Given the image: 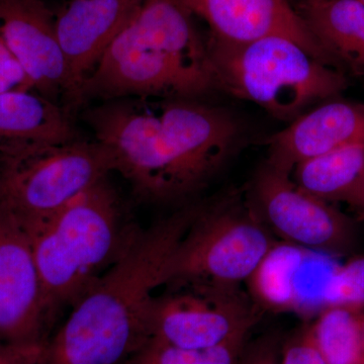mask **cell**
I'll list each match as a JSON object with an SVG mask.
<instances>
[{
  "label": "cell",
  "mask_w": 364,
  "mask_h": 364,
  "mask_svg": "<svg viewBox=\"0 0 364 364\" xmlns=\"http://www.w3.org/2000/svg\"><path fill=\"white\" fill-rule=\"evenodd\" d=\"M202 205H186L145 231L136 230L48 342L47 364H124L149 342L155 291Z\"/></svg>",
  "instance_id": "obj_2"
},
{
  "label": "cell",
  "mask_w": 364,
  "mask_h": 364,
  "mask_svg": "<svg viewBox=\"0 0 364 364\" xmlns=\"http://www.w3.org/2000/svg\"><path fill=\"white\" fill-rule=\"evenodd\" d=\"M48 323L30 234L0 205V339L13 344L46 343Z\"/></svg>",
  "instance_id": "obj_9"
},
{
  "label": "cell",
  "mask_w": 364,
  "mask_h": 364,
  "mask_svg": "<svg viewBox=\"0 0 364 364\" xmlns=\"http://www.w3.org/2000/svg\"><path fill=\"white\" fill-rule=\"evenodd\" d=\"M33 90V86L20 62L0 38V93Z\"/></svg>",
  "instance_id": "obj_22"
},
{
  "label": "cell",
  "mask_w": 364,
  "mask_h": 364,
  "mask_svg": "<svg viewBox=\"0 0 364 364\" xmlns=\"http://www.w3.org/2000/svg\"><path fill=\"white\" fill-rule=\"evenodd\" d=\"M361 329H363V354L364 364V312L361 314Z\"/></svg>",
  "instance_id": "obj_26"
},
{
  "label": "cell",
  "mask_w": 364,
  "mask_h": 364,
  "mask_svg": "<svg viewBox=\"0 0 364 364\" xmlns=\"http://www.w3.org/2000/svg\"><path fill=\"white\" fill-rule=\"evenodd\" d=\"M48 342L13 344L0 339V364H47Z\"/></svg>",
  "instance_id": "obj_24"
},
{
  "label": "cell",
  "mask_w": 364,
  "mask_h": 364,
  "mask_svg": "<svg viewBox=\"0 0 364 364\" xmlns=\"http://www.w3.org/2000/svg\"><path fill=\"white\" fill-rule=\"evenodd\" d=\"M247 339L243 337L208 349L176 348L150 339L129 360L138 364H238Z\"/></svg>",
  "instance_id": "obj_19"
},
{
  "label": "cell",
  "mask_w": 364,
  "mask_h": 364,
  "mask_svg": "<svg viewBox=\"0 0 364 364\" xmlns=\"http://www.w3.org/2000/svg\"><path fill=\"white\" fill-rule=\"evenodd\" d=\"M114 171V154L97 140L0 152V205L30 230Z\"/></svg>",
  "instance_id": "obj_5"
},
{
  "label": "cell",
  "mask_w": 364,
  "mask_h": 364,
  "mask_svg": "<svg viewBox=\"0 0 364 364\" xmlns=\"http://www.w3.org/2000/svg\"><path fill=\"white\" fill-rule=\"evenodd\" d=\"M355 144H364V105L328 102L272 136L267 163L291 174L301 161Z\"/></svg>",
  "instance_id": "obj_13"
},
{
  "label": "cell",
  "mask_w": 364,
  "mask_h": 364,
  "mask_svg": "<svg viewBox=\"0 0 364 364\" xmlns=\"http://www.w3.org/2000/svg\"><path fill=\"white\" fill-rule=\"evenodd\" d=\"M324 305L364 312V255L337 265L326 287Z\"/></svg>",
  "instance_id": "obj_20"
},
{
  "label": "cell",
  "mask_w": 364,
  "mask_h": 364,
  "mask_svg": "<svg viewBox=\"0 0 364 364\" xmlns=\"http://www.w3.org/2000/svg\"><path fill=\"white\" fill-rule=\"evenodd\" d=\"M349 205L353 208L354 212L358 215V219L364 223V179L360 188H359L358 195H356Z\"/></svg>",
  "instance_id": "obj_25"
},
{
  "label": "cell",
  "mask_w": 364,
  "mask_h": 364,
  "mask_svg": "<svg viewBox=\"0 0 364 364\" xmlns=\"http://www.w3.org/2000/svg\"><path fill=\"white\" fill-rule=\"evenodd\" d=\"M275 244L253 205L235 198L203 203L170 259L164 284L188 282L240 287Z\"/></svg>",
  "instance_id": "obj_6"
},
{
  "label": "cell",
  "mask_w": 364,
  "mask_h": 364,
  "mask_svg": "<svg viewBox=\"0 0 364 364\" xmlns=\"http://www.w3.org/2000/svg\"><path fill=\"white\" fill-rule=\"evenodd\" d=\"M308 249L277 243L247 280L250 296L258 308L294 312V277Z\"/></svg>",
  "instance_id": "obj_17"
},
{
  "label": "cell",
  "mask_w": 364,
  "mask_h": 364,
  "mask_svg": "<svg viewBox=\"0 0 364 364\" xmlns=\"http://www.w3.org/2000/svg\"><path fill=\"white\" fill-rule=\"evenodd\" d=\"M151 306L152 338L181 349H208L248 337L259 308L240 287L176 282Z\"/></svg>",
  "instance_id": "obj_7"
},
{
  "label": "cell",
  "mask_w": 364,
  "mask_h": 364,
  "mask_svg": "<svg viewBox=\"0 0 364 364\" xmlns=\"http://www.w3.org/2000/svg\"><path fill=\"white\" fill-rule=\"evenodd\" d=\"M218 87L255 102L273 116L294 119L314 102L347 87V78L293 40L267 37L208 44Z\"/></svg>",
  "instance_id": "obj_4"
},
{
  "label": "cell",
  "mask_w": 364,
  "mask_h": 364,
  "mask_svg": "<svg viewBox=\"0 0 364 364\" xmlns=\"http://www.w3.org/2000/svg\"><path fill=\"white\" fill-rule=\"evenodd\" d=\"M55 16L43 0H0V38L14 55L33 90L68 100L69 76Z\"/></svg>",
  "instance_id": "obj_11"
},
{
  "label": "cell",
  "mask_w": 364,
  "mask_h": 364,
  "mask_svg": "<svg viewBox=\"0 0 364 364\" xmlns=\"http://www.w3.org/2000/svg\"><path fill=\"white\" fill-rule=\"evenodd\" d=\"M282 345L274 335H265L244 347L238 364H282Z\"/></svg>",
  "instance_id": "obj_23"
},
{
  "label": "cell",
  "mask_w": 364,
  "mask_h": 364,
  "mask_svg": "<svg viewBox=\"0 0 364 364\" xmlns=\"http://www.w3.org/2000/svg\"><path fill=\"white\" fill-rule=\"evenodd\" d=\"M282 364H327L316 348L308 326L282 344Z\"/></svg>",
  "instance_id": "obj_21"
},
{
  "label": "cell",
  "mask_w": 364,
  "mask_h": 364,
  "mask_svg": "<svg viewBox=\"0 0 364 364\" xmlns=\"http://www.w3.org/2000/svg\"><path fill=\"white\" fill-rule=\"evenodd\" d=\"M68 114L35 90L0 93V152L78 140Z\"/></svg>",
  "instance_id": "obj_14"
},
{
  "label": "cell",
  "mask_w": 364,
  "mask_h": 364,
  "mask_svg": "<svg viewBox=\"0 0 364 364\" xmlns=\"http://www.w3.org/2000/svg\"><path fill=\"white\" fill-rule=\"evenodd\" d=\"M95 140L114 154L116 172L144 200L171 203L195 195L226 164L242 128L220 107L188 100L149 105L107 100L86 112Z\"/></svg>",
  "instance_id": "obj_1"
},
{
  "label": "cell",
  "mask_w": 364,
  "mask_h": 364,
  "mask_svg": "<svg viewBox=\"0 0 364 364\" xmlns=\"http://www.w3.org/2000/svg\"><path fill=\"white\" fill-rule=\"evenodd\" d=\"M298 13L340 64L346 62L364 68V4L361 0H305Z\"/></svg>",
  "instance_id": "obj_15"
},
{
  "label": "cell",
  "mask_w": 364,
  "mask_h": 364,
  "mask_svg": "<svg viewBox=\"0 0 364 364\" xmlns=\"http://www.w3.org/2000/svg\"><path fill=\"white\" fill-rule=\"evenodd\" d=\"M142 0H71L55 18L69 76L68 102L79 105L81 86L97 68Z\"/></svg>",
  "instance_id": "obj_12"
},
{
  "label": "cell",
  "mask_w": 364,
  "mask_h": 364,
  "mask_svg": "<svg viewBox=\"0 0 364 364\" xmlns=\"http://www.w3.org/2000/svg\"><path fill=\"white\" fill-rule=\"evenodd\" d=\"M361 1H363V4H364V0H361Z\"/></svg>",
  "instance_id": "obj_28"
},
{
  "label": "cell",
  "mask_w": 364,
  "mask_h": 364,
  "mask_svg": "<svg viewBox=\"0 0 364 364\" xmlns=\"http://www.w3.org/2000/svg\"><path fill=\"white\" fill-rule=\"evenodd\" d=\"M136 230L124 220L109 178L86 189L43 224L26 230L49 321L92 289L119 259Z\"/></svg>",
  "instance_id": "obj_3"
},
{
  "label": "cell",
  "mask_w": 364,
  "mask_h": 364,
  "mask_svg": "<svg viewBox=\"0 0 364 364\" xmlns=\"http://www.w3.org/2000/svg\"><path fill=\"white\" fill-rule=\"evenodd\" d=\"M299 188L327 203L350 205L364 179V144L310 158L294 167Z\"/></svg>",
  "instance_id": "obj_16"
},
{
  "label": "cell",
  "mask_w": 364,
  "mask_h": 364,
  "mask_svg": "<svg viewBox=\"0 0 364 364\" xmlns=\"http://www.w3.org/2000/svg\"><path fill=\"white\" fill-rule=\"evenodd\" d=\"M361 314L345 306H326L308 326L326 363L363 364Z\"/></svg>",
  "instance_id": "obj_18"
},
{
  "label": "cell",
  "mask_w": 364,
  "mask_h": 364,
  "mask_svg": "<svg viewBox=\"0 0 364 364\" xmlns=\"http://www.w3.org/2000/svg\"><path fill=\"white\" fill-rule=\"evenodd\" d=\"M124 364H138V363H133V361H126V363H124Z\"/></svg>",
  "instance_id": "obj_27"
},
{
  "label": "cell",
  "mask_w": 364,
  "mask_h": 364,
  "mask_svg": "<svg viewBox=\"0 0 364 364\" xmlns=\"http://www.w3.org/2000/svg\"><path fill=\"white\" fill-rule=\"evenodd\" d=\"M191 14L203 18L212 39L251 42L267 37L293 40L318 61L339 66L340 62L311 32L287 0H178Z\"/></svg>",
  "instance_id": "obj_10"
},
{
  "label": "cell",
  "mask_w": 364,
  "mask_h": 364,
  "mask_svg": "<svg viewBox=\"0 0 364 364\" xmlns=\"http://www.w3.org/2000/svg\"><path fill=\"white\" fill-rule=\"evenodd\" d=\"M252 193L254 210L284 243L331 255L349 252L355 245L351 220L299 188L291 174L267 163L255 177Z\"/></svg>",
  "instance_id": "obj_8"
},
{
  "label": "cell",
  "mask_w": 364,
  "mask_h": 364,
  "mask_svg": "<svg viewBox=\"0 0 364 364\" xmlns=\"http://www.w3.org/2000/svg\"><path fill=\"white\" fill-rule=\"evenodd\" d=\"M303 1H305V0H303Z\"/></svg>",
  "instance_id": "obj_29"
}]
</instances>
